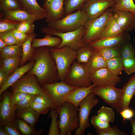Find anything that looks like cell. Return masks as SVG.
<instances>
[{"label":"cell","mask_w":135,"mask_h":135,"mask_svg":"<svg viewBox=\"0 0 135 135\" xmlns=\"http://www.w3.org/2000/svg\"><path fill=\"white\" fill-rule=\"evenodd\" d=\"M32 59L34 60L35 63L28 73L36 76L40 84H52L60 80L50 47L43 46L36 48Z\"/></svg>","instance_id":"6da1fadb"},{"label":"cell","mask_w":135,"mask_h":135,"mask_svg":"<svg viewBox=\"0 0 135 135\" xmlns=\"http://www.w3.org/2000/svg\"><path fill=\"white\" fill-rule=\"evenodd\" d=\"M86 30L85 24L76 30L65 32H58L48 27H44L41 29L44 34L56 36L61 38L62 42L60 44L54 48H60L66 46L76 51L80 47L85 45L83 42L82 38Z\"/></svg>","instance_id":"7a4b0ae2"},{"label":"cell","mask_w":135,"mask_h":135,"mask_svg":"<svg viewBox=\"0 0 135 135\" xmlns=\"http://www.w3.org/2000/svg\"><path fill=\"white\" fill-rule=\"evenodd\" d=\"M44 92L49 98L51 104V108L58 113L63 104L65 102L66 96L76 87L71 86L64 81L61 80L50 84L41 85Z\"/></svg>","instance_id":"3957f363"},{"label":"cell","mask_w":135,"mask_h":135,"mask_svg":"<svg viewBox=\"0 0 135 135\" xmlns=\"http://www.w3.org/2000/svg\"><path fill=\"white\" fill-rule=\"evenodd\" d=\"M78 112L72 103L65 102L63 104L58 112L60 135H71L72 132L78 128Z\"/></svg>","instance_id":"277c9868"},{"label":"cell","mask_w":135,"mask_h":135,"mask_svg":"<svg viewBox=\"0 0 135 135\" xmlns=\"http://www.w3.org/2000/svg\"><path fill=\"white\" fill-rule=\"evenodd\" d=\"M88 20L86 14L80 10L48 23V27L58 32H65L77 30L85 25Z\"/></svg>","instance_id":"5b68a950"},{"label":"cell","mask_w":135,"mask_h":135,"mask_svg":"<svg viewBox=\"0 0 135 135\" xmlns=\"http://www.w3.org/2000/svg\"><path fill=\"white\" fill-rule=\"evenodd\" d=\"M114 13L112 8L108 9L98 18L87 21L85 24V34L82 38L84 44L88 45L99 39L106 25L113 18Z\"/></svg>","instance_id":"8992f818"},{"label":"cell","mask_w":135,"mask_h":135,"mask_svg":"<svg viewBox=\"0 0 135 135\" xmlns=\"http://www.w3.org/2000/svg\"><path fill=\"white\" fill-rule=\"evenodd\" d=\"M50 51L56 63L59 79L64 81L76 59V51L66 46L60 48H50Z\"/></svg>","instance_id":"52a82bcc"},{"label":"cell","mask_w":135,"mask_h":135,"mask_svg":"<svg viewBox=\"0 0 135 135\" xmlns=\"http://www.w3.org/2000/svg\"><path fill=\"white\" fill-rule=\"evenodd\" d=\"M73 86L81 88L92 84L91 74L87 69L85 64H79L74 60L69 69L64 81Z\"/></svg>","instance_id":"ba28073f"},{"label":"cell","mask_w":135,"mask_h":135,"mask_svg":"<svg viewBox=\"0 0 135 135\" xmlns=\"http://www.w3.org/2000/svg\"><path fill=\"white\" fill-rule=\"evenodd\" d=\"M95 95L90 92L80 104L77 108L78 112L79 126L74 131L75 135H83L86 129L91 126L89 122V116L93 107L99 102Z\"/></svg>","instance_id":"9c48e42d"},{"label":"cell","mask_w":135,"mask_h":135,"mask_svg":"<svg viewBox=\"0 0 135 135\" xmlns=\"http://www.w3.org/2000/svg\"><path fill=\"white\" fill-rule=\"evenodd\" d=\"M122 89L115 86L108 85L96 86L92 89L91 92L98 96L106 103L116 110L120 101Z\"/></svg>","instance_id":"30bf717a"},{"label":"cell","mask_w":135,"mask_h":135,"mask_svg":"<svg viewBox=\"0 0 135 135\" xmlns=\"http://www.w3.org/2000/svg\"><path fill=\"white\" fill-rule=\"evenodd\" d=\"M11 87L12 92H22L36 95L44 92L36 76L28 73L23 75Z\"/></svg>","instance_id":"8fae6325"},{"label":"cell","mask_w":135,"mask_h":135,"mask_svg":"<svg viewBox=\"0 0 135 135\" xmlns=\"http://www.w3.org/2000/svg\"><path fill=\"white\" fill-rule=\"evenodd\" d=\"M115 0H87L81 10L86 14L88 20L94 19L115 4Z\"/></svg>","instance_id":"7c38bea8"},{"label":"cell","mask_w":135,"mask_h":135,"mask_svg":"<svg viewBox=\"0 0 135 135\" xmlns=\"http://www.w3.org/2000/svg\"><path fill=\"white\" fill-rule=\"evenodd\" d=\"M92 84L96 86H115L120 82V78L110 71L106 67L99 69L91 74Z\"/></svg>","instance_id":"4fadbf2b"},{"label":"cell","mask_w":135,"mask_h":135,"mask_svg":"<svg viewBox=\"0 0 135 135\" xmlns=\"http://www.w3.org/2000/svg\"><path fill=\"white\" fill-rule=\"evenodd\" d=\"M11 93L4 92L3 98L0 103V123L1 126L10 122L14 123L16 118V110L11 102Z\"/></svg>","instance_id":"5bb4252c"},{"label":"cell","mask_w":135,"mask_h":135,"mask_svg":"<svg viewBox=\"0 0 135 135\" xmlns=\"http://www.w3.org/2000/svg\"><path fill=\"white\" fill-rule=\"evenodd\" d=\"M64 0H46L43 5L46 11L45 21L49 23L60 19L64 15Z\"/></svg>","instance_id":"9a60e30c"},{"label":"cell","mask_w":135,"mask_h":135,"mask_svg":"<svg viewBox=\"0 0 135 135\" xmlns=\"http://www.w3.org/2000/svg\"><path fill=\"white\" fill-rule=\"evenodd\" d=\"M130 36L127 32H125L120 35L98 40L88 45L95 50L108 48L120 47L126 42L130 41Z\"/></svg>","instance_id":"2e32d148"},{"label":"cell","mask_w":135,"mask_h":135,"mask_svg":"<svg viewBox=\"0 0 135 135\" xmlns=\"http://www.w3.org/2000/svg\"><path fill=\"white\" fill-rule=\"evenodd\" d=\"M122 89L121 97L116 110L118 112L124 109L129 108L131 101L135 95V74L131 77Z\"/></svg>","instance_id":"e0dca14e"},{"label":"cell","mask_w":135,"mask_h":135,"mask_svg":"<svg viewBox=\"0 0 135 135\" xmlns=\"http://www.w3.org/2000/svg\"><path fill=\"white\" fill-rule=\"evenodd\" d=\"M113 18L124 32H128L135 29V14L130 12L118 10L114 12Z\"/></svg>","instance_id":"ac0fdd59"},{"label":"cell","mask_w":135,"mask_h":135,"mask_svg":"<svg viewBox=\"0 0 135 135\" xmlns=\"http://www.w3.org/2000/svg\"><path fill=\"white\" fill-rule=\"evenodd\" d=\"M21 8L34 16L38 21L46 18V10L41 7L36 0H18Z\"/></svg>","instance_id":"d6986e66"},{"label":"cell","mask_w":135,"mask_h":135,"mask_svg":"<svg viewBox=\"0 0 135 135\" xmlns=\"http://www.w3.org/2000/svg\"><path fill=\"white\" fill-rule=\"evenodd\" d=\"M96 86L95 84H92L88 87H76L66 96L65 99V102L72 103L77 109L80 102L91 92L92 88Z\"/></svg>","instance_id":"ffe728a7"},{"label":"cell","mask_w":135,"mask_h":135,"mask_svg":"<svg viewBox=\"0 0 135 135\" xmlns=\"http://www.w3.org/2000/svg\"><path fill=\"white\" fill-rule=\"evenodd\" d=\"M35 63L34 60L32 59L27 64L17 68L14 72L9 76L5 84L0 89V94L8 88L11 86L25 73L29 71L33 67Z\"/></svg>","instance_id":"44dd1931"},{"label":"cell","mask_w":135,"mask_h":135,"mask_svg":"<svg viewBox=\"0 0 135 135\" xmlns=\"http://www.w3.org/2000/svg\"><path fill=\"white\" fill-rule=\"evenodd\" d=\"M0 16L20 22L28 21H37L36 18L22 8L2 11Z\"/></svg>","instance_id":"7402d4cb"},{"label":"cell","mask_w":135,"mask_h":135,"mask_svg":"<svg viewBox=\"0 0 135 135\" xmlns=\"http://www.w3.org/2000/svg\"><path fill=\"white\" fill-rule=\"evenodd\" d=\"M40 114L30 107L18 110L16 114V118L24 121L34 128L38 120Z\"/></svg>","instance_id":"603a6c76"},{"label":"cell","mask_w":135,"mask_h":135,"mask_svg":"<svg viewBox=\"0 0 135 135\" xmlns=\"http://www.w3.org/2000/svg\"><path fill=\"white\" fill-rule=\"evenodd\" d=\"M85 65L88 70L91 74L99 69L106 67V60L101 56L97 50L94 49L90 59Z\"/></svg>","instance_id":"cb8c5ba5"},{"label":"cell","mask_w":135,"mask_h":135,"mask_svg":"<svg viewBox=\"0 0 135 135\" xmlns=\"http://www.w3.org/2000/svg\"><path fill=\"white\" fill-rule=\"evenodd\" d=\"M62 42L61 38L59 37H53L49 34H46L43 38H34L32 41V46L34 48L43 46L55 48L60 44Z\"/></svg>","instance_id":"d4e9b609"},{"label":"cell","mask_w":135,"mask_h":135,"mask_svg":"<svg viewBox=\"0 0 135 135\" xmlns=\"http://www.w3.org/2000/svg\"><path fill=\"white\" fill-rule=\"evenodd\" d=\"M36 36V34L34 32L31 34L26 41L23 44L22 58L19 65L20 66L24 65L27 62L32 58L36 48L32 47V44L33 39Z\"/></svg>","instance_id":"484cf974"},{"label":"cell","mask_w":135,"mask_h":135,"mask_svg":"<svg viewBox=\"0 0 135 135\" xmlns=\"http://www.w3.org/2000/svg\"><path fill=\"white\" fill-rule=\"evenodd\" d=\"M125 32L113 17L106 25L98 40L117 36Z\"/></svg>","instance_id":"4316f807"},{"label":"cell","mask_w":135,"mask_h":135,"mask_svg":"<svg viewBox=\"0 0 135 135\" xmlns=\"http://www.w3.org/2000/svg\"><path fill=\"white\" fill-rule=\"evenodd\" d=\"M22 58V56H19L1 60L2 63L0 67L6 74L10 76L19 66Z\"/></svg>","instance_id":"83f0119b"},{"label":"cell","mask_w":135,"mask_h":135,"mask_svg":"<svg viewBox=\"0 0 135 135\" xmlns=\"http://www.w3.org/2000/svg\"><path fill=\"white\" fill-rule=\"evenodd\" d=\"M14 124L22 135H40L44 130L43 128L36 130L28 123L19 119L16 118Z\"/></svg>","instance_id":"f1b7e54d"},{"label":"cell","mask_w":135,"mask_h":135,"mask_svg":"<svg viewBox=\"0 0 135 135\" xmlns=\"http://www.w3.org/2000/svg\"><path fill=\"white\" fill-rule=\"evenodd\" d=\"M21 43L12 46H8L0 49L1 60L22 55V45Z\"/></svg>","instance_id":"f546056e"},{"label":"cell","mask_w":135,"mask_h":135,"mask_svg":"<svg viewBox=\"0 0 135 135\" xmlns=\"http://www.w3.org/2000/svg\"><path fill=\"white\" fill-rule=\"evenodd\" d=\"M94 49L89 45H85L76 51V61L78 63H87L92 54Z\"/></svg>","instance_id":"4dcf8cb0"},{"label":"cell","mask_w":135,"mask_h":135,"mask_svg":"<svg viewBox=\"0 0 135 135\" xmlns=\"http://www.w3.org/2000/svg\"><path fill=\"white\" fill-rule=\"evenodd\" d=\"M106 68L114 74L118 76L122 70V60L120 55L106 60Z\"/></svg>","instance_id":"1f68e13d"},{"label":"cell","mask_w":135,"mask_h":135,"mask_svg":"<svg viewBox=\"0 0 135 135\" xmlns=\"http://www.w3.org/2000/svg\"><path fill=\"white\" fill-rule=\"evenodd\" d=\"M116 2L112 8L114 12L125 10L135 14V4L134 0H115Z\"/></svg>","instance_id":"d6a6232c"},{"label":"cell","mask_w":135,"mask_h":135,"mask_svg":"<svg viewBox=\"0 0 135 135\" xmlns=\"http://www.w3.org/2000/svg\"><path fill=\"white\" fill-rule=\"evenodd\" d=\"M87 0H64V16L81 10Z\"/></svg>","instance_id":"836d02e7"},{"label":"cell","mask_w":135,"mask_h":135,"mask_svg":"<svg viewBox=\"0 0 135 135\" xmlns=\"http://www.w3.org/2000/svg\"><path fill=\"white\" fill-rule=\"evenodd\" d=\"M96 115L103 122L114 123L115 120V113L112 109L104 106L98 110Z\"/></svg>","instance_id":"e575fe53"},{"label":"cell","mask_w":135,"mask_h":135,"mask_svg":"<svg viewBox=\"0 0 135 135\" xmlns=\"http://www.w3.org/2000/svg\"><path fill=\"white\" fill-rule=\"evenodd\" d=\"M51 109L50 116L51 118L52 121L48 134V135H60V131L59 128V120H57L58 114L56 110Z\"/></svg>","instance_id":"d590c367"},{"label":"cell","mask_w":135,"mask_h":135,"mask_svg":"<svg viewBox=\"0 0 135 135\" xmlns=\"http://www.w3.org/2000/svg\"><path fill=\"white\" fill-rule=\"evenodd\" d=\"M20 22L0 17V33L12 31L16 29Z\"/></svg>","instance_id":"8d00e7d4"},{"label":"cell","mask_w":135,"mask_h":135,"mask_svg":"<svg viewBox=\"0 0 135 135\" xmlns=\"http://www.w3.org/2000/svg\"><path fill=\"white\" fill-rule=\"evenodd\" d=\"M120 48L118 47L108 48L97 50L101 56L107 60L120 55Z\"/></svg>","instance_id":"74e56055"},{"label":"cell","mask_w":135,"mask_h":135,"mask_svg":"<svg viewBox=\"0 0 135 135\" xmlns=\"http://www.w3.org/2000/svg\"><path fill=\"white\" fill-rule=\"evenodd\" d=\"M120 52L122 58H135V50L130 40L126 42L120 47Z\"/></svg>","instance_id":"f35d334b"},{"label":"cell","mask_w":135,"mask_h":135,"mask_svg":"<svg viewBox=\"0 0 135 135\" xmlns=\"http://www.w3.org/2000/svg\"><path fill=\"white\" fill-rule=\"evenodd\" d=\"M34 22L28 21L20 22L16 29L26 34L30 35L34 32L35 30Z\"/></svg>","instance_id":"ab89813d"},{"label":"cell","mask_w":135,"mask_h":135,"mask_svg":"<svg viewBox=\"0 0 135 135\" xmlns=\"http://www.w3.org/2000/svg\"><path fill=\"white\" fill-rule=\"evenodd\" d=\"M0 8L2 11L21 8L18 0H1Z\"/></svg>","instance_id":"60d3db41"},{"label":"cell","mask_w":135,"mask_h":135,"mask_svg":"<svg viewBox=\"0 0 135 135\" xmlns=\"http://www.w3.org/2000/svg\"><path fill=\"white\" fill-rule=\"evenodd\" d=\"M98 135H128L126 132L120 130L117 125L110 127L107 129L96 131Z\"/></svg>","instance_id":"b9f144b4"},{"label":"cell","mask_w":135,"mask_h":135,"mask_svg":"<svg viewBox=\"0 0 135 135\" xmlns=\"http://www.w3.org/2000/svg\"><path fill=\"white\" fill-rule=\"evenodd\" d=\"M90 122L95 128L96 131L105 130L111 127L110 122L101 121L98 118L96 115L92 116L90 120Z\"/></svg>","instance_id":"7bdbcfd3"},{"label":"cell","mask_w":135,"mask_h":135,"mask_svg":"<svg viewBox=\"0 0 135 135\" xmlns=\"http://www.w3.org/2000/svg\"><path fill=\"white\" fill-rule=\"evenodd\" d=\"M123 70L128 75L135 72V58H122Z\"/></svg>","instance_id":"ee69618b"},{"label":"cell","mask_w":135,"mask_h":135,"mask_svg":"<svg viewBox=\"0 0 135 135\" xmlns=\"http://www.w3.org/2000/svg\"><path fill=\"white\" fill-rule=\"evenodd\" d=\"M35 95L28 94L14 106L16 110L30 107L33 102Z\"/></svg>","instance_id":"f6af8a7d"},{"label":"cell","mask_w":135,"mask_h":135,"mask_svg":"<svg viewBox=\"0 0 135 135\" xmlns=\"http://www.w3.org/2000/svg\"><path fill=\"white\" fill-rule=\"evenodd\" d=\"M0 38L8 46L14 45L21 44L16 40L14 36L12 31L0 33Z\"/></svg>","instance_id":"bcb514c9"},{"label":"cell","mask_w":135,"mask_h":135,"mask_svg":"<svg viewBox=\"0 0 135 135\" xmlns=\"http://www.w3.org/2000/svg\"><path fill=\"white\" fill-rule=\"evenodd\" d=\"M33 102L44 104L51 108V104L50 99L44 92L35 95Z\"/></svg>","instance_id":"7dc6e473"},{"label":"cell","mask_w":135,"mask_h":135,"mask_svg":"<svg viewBox=\"0 0 135 135\" xmlns=\"http://www.w3.org/2000/svg\"><path fill=\"white\" fill-rule=\"evenodd\" d=\"M30 107L40 114H45L49 111L51 108L48 106L42 104L32 102Z\"/></svg>","instance_id":"c3c4849f"},{"label":"cell","mask_w":135,"mask_h":135,"mask_svg":"<svg viewBox=\"0 0 135 135\" xmlns=\"http://www.w3.org/2000/svg\"><path fill=\"white\" fill-rule=\"evenodd\" d=\"M29 94L22 92H13L11 93L10 100L13 105L15 106L26 96Z\"/></svg>","instance_id":"681fc988"},{"label":"cell","mask_w":135,"mask_h":135,"mask_svg":"<svg viewBox=\"0 0 135 135\" xmlns=\"http://www.w3.org/2000/svg\"><path fill=\"white\" fill-rule=\"evenodd\" d=\"M2 126H3V128L7 132L8 135H22L13 123H7Z\"/></svg>","instance_id":"f907efd6"},{"label":"cell","mask_w":135,"mask_h":135,"mask_svg":"<svg viewBox=\"0 0 135 135\" xmlns=\"http://www.w3.org/2000/svg\"><path fill=\"white\" fill-rule=\"evenodd\" d=\"M12 32L16 40L20 43L24 42L29 36L22 32L16 29L12 30Z\"/></svg>","instance_id":"816d5d0a"},{"label":"cell","mask_w":135,"mask_h":135,"mask_svg":"<svg viewBox=\"0 0 135 135\" xmlns=\"http://www.w3.org/2000/svg\"><path fill=\"white\" fill-rule=\"evenodd\" d=\"M123 118V122L126 120H129L132 118L134 114V112L129 108L124 109L119 112Z\"/></svg>","instance_id":"f5cc1de1"},{"label":"cell","mask_w":135,"mask_h":135,"mask_svg":"<svg viewBox=\"0 0 135 135\" xmlns=\"http://www.w3.org/2000/svg\"><path fill=\"white\" fill-rule=\"evenodd\" d=\"M9 76L0 68V88H1L6 82Z\"/></svg>","instance_id":"db71d44e"},{"label":"cell","mask_w":135,"mask_h":135,"mask_svg":"<svg viewBox=\"0 0 135 135\" xmlns=\"http://www.w3.org/2000/svg\"><path fill=\"white\" fill-rule=\"evenodd\" d=\"M129 120L130 122L132 127V131L130 134L132 135H135V119L132 118Z\"/></svg>","instance_id":"11a10c76"},{"label":"cell","mask_w":135,"mask_h":135,"mask_svg":"<svg viewBox=\"0 0 135 135\" xmlns=\"http://www.w3.org/2000/svg\"><path fill=\"white\" fill-rule=\"evenodd\" d=\"M8 46L7 44L0 38V49H3Z\"/></svg>","instance_id":"9f6ffc18"},{"label":"cell","mask_w":135,"mask_h":135,"mask_svg":"<svg viewBox=\"0 0 135 135\" xmlns=\"http://www.w3.org/2000/svg\"><path fill=\"white\" fill-rule=\"evenodd\" d=\"M0 135H8V134L4 129L1 126L0 128Z\"/></svg>","instance_id":"6f0895ef"},{"label":"cell","mask_w":135,"mask_h":135,"mask_svg":"<svg viewBox=\"0 0 135 135\" xmlns=\"http://www.w3.org/2000/svg\"><path fill=\"white\" fill-rule=\"evenodd\" d=\"M133 40H134V44H135V38H134V39H133Z\"/></svg>","instance_id":"680465c9"},{"label":"cell","mask_w":135,"mask_h":135,"mask_svg":"<svg viewBox=\"0 0 135 135\" xmlns=\"http://www.w3.org/2000/svg\"><path fill=\"white\" fill-rule=\"evenodd\" d=\"M134 0V3L135 4V0Z\"/></svg>","instance_id":"91938a15"},{"label":"cell","mask_w":135,"mask_h":135,"mask_svg":"<svg viewBox=\"0 0 135 135\" xmlns=\"http://www.w3.org/2000/svg\"><path fill=\"white\" fill-rule=\"evenodd\" d=\"M44 1V2H45V1H46V0H43Z\"/></svg>","instance_id":"94428289"},{"label":"cell","mask_w":135,"mask_h":135,"mask_svg":"<svg viewBox=\"0 0 135 135\" xmlns=\"http://www.w3.org/2000/svg\"><path fill=\"white\" fill-rule=\"evenodd\" d=\"M1 0H0V1Z\"/></svg>","instance_id":"6125c7cd"},{"label":"cell","mask_w":135,"mask_h":135,"mask_svg":"<svg viewBox=\"0 0 135 135\" xmlns=\"http://www.w3.org/2000/svg\"></svg>","instance_id":"be15d7a7"}]
</instances>
